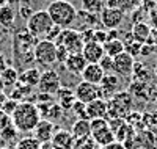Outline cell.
<instances>
[{"instance_id": "obj_32", "label": "cell", "mask_w": 157, "mask_h": 149, "mask_svg": "<svg viewBox=\"0 0 157 149\" xmlns=\"http://www.w3.org/2000/svg\"><path fill=\"white\" fill-rule=\"evenodd\" d=\"M17 130H16V127L13 126V124H10L8 127H5L3 130H0V140L2 141H5V143H10V141H16L17 140Z\"/></svg>"}, {"instance_id": "obj_34", "label": "cell", "mask_w": 157, "mask_h": 149, "mask_svg": "<svg viewBox=\"0 0 157 149\" xmlns=\"http://www.w3.org/2000/svg\"><path fill=\"white\" fill-rule=\"evenodd\" d=\"M71 112H72L78 119H88V116H86V105L82 104V102H78V101L74 102V105H72V108H71ZM88 121H90V119H88Z\"/></svg>"}, {"instance_id": "obj_6", "label": "cell", "mask_w": 157, "mask_h": 149, "mask_svg": "<svg viewBox=\"0 0 157 149\" xmlns=\"http://www.w3.org/2000/svg\"><path fill=\"white\" fill-rule=\"evenodd\" d=\"M35 63L46 69L54 66L57 63V44L47 39L38 41L35 46Z\"/></svg>"}, {"instance_id": "obj_47", "label": "cell", "mask_w": 157, "mask_h": 149, "mask_svg": "<svg viewBox=\"0 0 157 149\" xmlns=\"http://www.w3.org/2000/svg\"><path fill=\"white\" fill-rule=\"evenodd\" d=\"M152 75L155 77V80H157V63H155V66H154V71H152Z\"/></svg>"}, {"instance_id": "obj_23", "label": "cell", "mask_w": 157, "mask_h": 149, "mask_svg": "<svg viewBox=\"0 0 157 149\" xmlns=\"http://www.w3.org/2000/svg\"><path fill=\"white\" fill-rule=\"evenodd\" d=\"M39 77H41V71L38 67H29V69H24L22 72H19V82L21 85L30 86V88H36L39 83Z\"/></svg>"}, {"instance_id": "obj_44", "label": "cell", "mask_w": 157, "mask_h": 149, "mask_svg": "<svg viewBox=\"0 0 157 149\" xmlns=\"http://www.w3.org/2000/svg\"><path fill=\"white\" fill-rule=\"evenodd\" d=\"M6 101H8V94L5 91H0V110L3 108V105H5Z\"/></svg>"}, {"instance_id": "obj_28", "label": "cell", "mask_w": 157, "mask_h": 149, "mask_svg": "<svg viewBox=\"0 0 157 149\" xmlns=\"http://www.w3.org/2000/svg\"><path fill=\"white\" fill-rule=\"evenodd\" d=\"M130 93V96H135L140 99H148L149 97V93H154V90L151 88L149 83H140V82H132L130 88L127 90Z\"/></svg>"}, {"instance_id": "obj_1", "label": "cell", "mask_w": 157, "mask_h": 149, "mask_svg": "<svg viewBox=\"0 0 157 149\" xmlns=\"http://www.w3.org/2000/svg\"><path fill=\"white\" fill-rule=\"evenodd\" d=\"M38 39H35L27 29L17 30L13 38V52H14V60L21 67L29 69L32 64H35V46Z\"/></svg>"}, {"instance_id": "obj_52", "label": "cell", "mask_w": 157, "mask_h": 149, "mask_svg": "<svg viewBox=\"0 0 157 149\" xmlns=\"http://www.w3.org/2000/svg\"><path fill=\"white\" fill-rule=\"evenodd\" d=\"M154 94H155V96H157V86H155V90H154Z\"/></svg>"}, {"instance_id": "obj_19", "label": "cell", "mask_w": 157, "mask_h": 149, "mask_svg": "<svg viewBox=\"0 0 157 149\" xmlns=\"http://www.w3.org/2000/svg\"><path fill=\"white\" fill-rule=\"evenodd\" d=\"M50 143H52V146H54L55 149H72L74 143H75V138L72 137L71 130L60 129V130L55 132L54 137H52Z\"/></svg>"}, {"instance_id": "obj_14", "label": "cell", "mask_w": 157, "mask_h": 149, "mask_svg": "<svg viewBox=\"0 0 157 149\" xmlns=\"http://www.w3.org/2000/svg\"><path fill=\"white\" fill-rule=\"evenodd\" d=\"M121 86V78L118 77L116 74H105L102 78V82L99 83V90H101V99L105 97H112L120 91Z\"/></svg>"}, {"instance_id": "obj_25", "label": "cell", "mask_w": 157, "mask_h": 149, "mask_svg": "<svg viewBox=\"0 0 157 149\" xmlns=\"http://www.w3.org/2000/svg\"><path fill=\"white\" fill-rule=\"evenodd\" d=\"M14 21H16V10L13 5H5L0 8V27H3L5 30H10L13 29L14 25Z\"/></svg>"}, {"instance_id": "obj_29", "label": "cell", "mask_w": 157, "mask_h": 149, "mask_svg": "<svg viewBox=\"0 0 157 149\" xmlns=\"http://www.w3.org/2000/svg\"><path fill=\"white\" fill-rule=\"evenodd\" d=\"M134 82H140V83H149V80L152 77V74L145 67L143 63H138L135 61V66H134V71H132V75Z\"/></svg>"}, {"instance_id": "obj_12", "label": "cell", "mask_w": 157, "mask_h": 149, "mask_svg": "<svg viewBox=\"0 0 157 149\" xmlns=\"http://www.w3.org/2000/svg\"><path fill=\"white\" fill-rule=\"evenodd\" d=\"M135 66V58L130 57L127 52H123L113 58V74L118 77H130Z\"/></svg>"}, {"instance_id": "obj_38", "label": "cell", "mask_w": 157, "mask_h": 149, "mask_svg": "<svg viewBox=\"0 0 157 149\" xmlns=\"http://www.w3.org/2000/svg\"><path fill=\"white\" fill-rule=\"evenodd\" d=\"M69 55H71V53L64 49L63 46H57V61H58L60 64H64V61L68 60Z\"/></svg>"}, {"instance_id": "obj_13", "label": "cell", "mask_w": 157, "mask_h": 149, "mask_svg": "<svg viewBox=\"0 0 157 149\" xmlns=\"http://www.w3.org/2000/svg\"><path fill=\"white\" fill-rule=\"evenodd\" d=\"M60 130V127L52 123V121H47V119H41L38 123V126L35 127L33 130V138H36L39 143H50L52 137L55 135V132Z\"/></svg>"}, {"instance_id": "obj_48", "label": "cell", "mask_w": 157, "mask_h": 149, "mask_svg": "<svg viewBox=\"0 0 157 149\" xmlns=\"http://www.w3.org/2000/svg\"><path fill=\"white\" fill-rule=\"evenodd\" d=\"M5 5H8V0H0V8L5 6Z\"/></svg>"}, {"instance_id": "obj_30", "label": "cell", "mask_w": 157, "mask_h": 149, "mask_svg": "<svg viewBox=\"0 0 157 149\" xmlns=\"http://www.w3.org/2000/svg\"><path fill=\"white\" fill-rule=\"evenodd\" d=\"M104 10L102 0H82V11H86L90 14H98Z\"/></svg>"}, {"instance_id": "obj_42", "label": "cell", "mask_w": 157, "mask_h": 149, "mask_svg": "<svg viewBox=\"0 0 157 149\" xmlns=\"http://www.w3.org/2000/svg\"><path fill=\"white\" fill-rule=\"evenodd\" d=\"M102 149H126V146L123 144V143H120V141H112L110 144H107V146H104Z\"/></svg>"}, {"instance_id": "obj_37", "label": "cell", "mask_w": 157, "mask_h": 149, "mask_svg": "<svg viewBox=\"0 0 157 149\" xmlns=\"http://www.w3.org/2000/svg\"><path fill=\"white\" fill-rule=\"evenodd\" d=\"M17 105H19V102H17V101L10 99V97H8V101L5 102V105H3V108H2V112H3V113H6L8 116H11L13 113H14V110L17 108Z\"/></svg>"}, {"instance_id": "obj_5", "label": "cell", "mask_w": 157, "mask_h": 149, "mask_svg": "<svg viewBox=\"0 0 157 149\" xmlns=\"http://www.w3.org/2000/svg\"><path fill=\"white\" fill-rule=\"evenodd\" d=\"M109 119H126L132 113L134 97L129 91H118L109 99Z\"/></svg>"}, {"instance_id": "obj_15", "label": "cell", "mask_w": 157, "mask_h": 149, "mask_svg": "<svg viewBox=\"0 0 157 149\" xmlns=\"http://www.w3.org/2000/svg\"><path fill=\"white\" fill-rule=\"evenodd\" d=\"M86 116L90 121L93 119H109V104L105 99H96L86 104Z\"/></svg>"}, {"instance_id": "obj_16", "label": "cell", "mask_w": 157, "mask_h": 149, "mask_svg": "<svg viewBox=\"0 0 157 149\" xmlns=\"http://www.w3.org/2000/svg\"><path fill=\"white\" fill-rule=\"evenodd\" d=\"M38 107V112L41 115V119H47L54 123L55 119L61 118V115L64 113L61 110V107L55 102V101H50V102H43V104H36Z\"/></svg>"}, {"instance_id": "obj_50", "label": "cell", "mask_w": 157, "mask_h": 149, "mask_svg": "<svg viewBox=\"0 0 157 149\" xmlns=\"http://www.w3.org/2000/svg\"><path fill=\"white\" fill-rule=\"evenodd\" d=\"M2 39H3V33H2V30H0V43H2Z\"/></svg>"}, {"instance_id": "obj_45", "label": "cell", "mask_w": 157, "mask_h": 149, "mask_svg": "<svg viewBox=\"0 0 157 149\" xmlns=\"http://www.w3.org/2000/svg\"><path fill=\"white\" fill-rule=\"evenodd\" d=\"M151 16H152V19H151V29L157 30V16L152 14V13H151Z\"/></svg>"}, {"instance_id": "obj_46", "label": "cell", "mask_w": 157, "mask_h": 149, "mask_svg": "<svg viewBox=\"0 0 157 149\" xmlns=\"http://www.w3.org/2000/svg\"><path fill=\"white\" fill-rule=\"evenodd\" d=\"M39 149H55V147L52 146V143H43Z\"/></svg>"}, {"instance_id": "obj_26", "label": "cell", "mask_w": 157, "mask_h": 149, "mask_svg": "<svg viewBox=\"0 0 157 149\" xmlns=\"http://www.w3.org/2000/svg\"><path fill=\"white\" fill-rule=\"evenodd\" d=\"M0 80L3 83V88H14L16 83L19 82V72L16 67L13 66H8L3 72H0Z\"/></svg>"}, {"instance_id": "obj_17", "label": "cell", "mask_w": 157, "mask_h": 149, "mask_svg": "<svg viewBox=\"0 0 157 149\" xmlns=\"http://www.w3.org/2000/svg\"><path fill=\"white\" fill-rule=\"evenodd\" d=\"M104 75H105V72L102 71V67L98 64V63H88L85 66L83 72L80 74L82 80L83 82H88V83H93V85H99L102 82Z\"/></svg>"}, {"instance_id": "obj_21", "label": "cell", "mask_w": 157, "mask_h": 149, "mask_svg": "<svg viewBox=\"0 0 157 149\" xmlns=\"http://www.w3.org/2000/svg\"><path fill=\"white\" fill-rule=\"evenodd\" d=\"M151 25H148L146 22H138L134 24V27L130 29V36H132L134 41L140 43V44H145L149 41V36H151Z\"/></svg>"}, {"instance_id": "obj_35", "label": "cell", "mask_w": 157, "mask_h": 149, "mask_svg": "<svg viewBox=\"0 0 157 149\" xmlns=\"http://www.w3.org/2000/svg\"><path fill=\"white\" fill-rule=\"evenodd\" d=\"M98 64L102 67V71L105 72V74H113V58H112V57L104 55L102 60H101Z\"/></svg>"}, {"instance_id": "obj_11", "label": "cell", "mask_w": 157, "mask_h": 149, "mask_svg": "<svg viewBox=\"0 0 157 149\" xmlns=\"http://www.w3.org/2000/svg\"><path fill=\"white\" fill-rule=\"evenodd\" d=\"M75 94V101L82 102V104H90L96 99H101V90L99 85H93V83H88V82H82L78 83L74 90Z\"/></svg>"}, {"instance_id": "obj_27", "label": "cell", "mask_w": 157, "mask_h": 149, "mask_svg": "<svg viewBox=\"0 0 157 149\" xmlns=\"http://www.w3.org/2000/svg\"><path fill=\"white\" fill-rule=\"evenodd\" d=\"M104 47V53H105L107 57H112L115 58L116 55H120V53L124 52V44L120 38L118 39H109V41H105L102 44Z\"/></svg>"}, {"instance_id": "obj_2", "label": "cell", "mask_w": 157, "mask_h": 149, "mask_svg": "<svg viewBox=\"0 0 157 149\" xmlns=\"http://www.w3.org/2000/svg\"><path fill=\"white\" fill-rule=\"evenodd\" d=\"M39 121L41 115L38 112V107L30 101L19 102L14 113L11 115V124L16 127L17 132H33Z\"/></svg>"}, {"instance_id": "obj_10", "label": "cell", "mask_w": 157, "mask_h": 149, "mask_svg": "<svg viewBox=\"0 0 157 149\" xmlns=\"http://www.w3.org/2000/svg\"><path fill=\"white\" fill-rule=\"evenodd\" d=\"M101 25L105 30H118L124 21V11L121 8H104L101 11Z\"/></svg>"}, {"instance_id": "obj_22", "label": "cell", "mask_w": 157, "mask_h": 149, "mask_svg": "<svg viewBox=\"0 0 157 149\" xmlns=\"http://www.w3.org/2000/svg\"><path fill=\"white\" fill-rule=\"evenodd\" d=\"M88 63L85 61L83 55L82 53H72V55L68 57V60L64 61L63 67H66V69L71 72V74H75V75H80L85 69V66Z\"/></svg>"}, {"instance_id": "obj_8", "label": "cell", "mask_w": 157, "mask_h": 149, "mask_svg": "<svg viewBox=\"0 0 157 149\" xmlns=\"http://www.w3.org/2000/svg\"><path fill=\"white\" fill-rule=\"evenodd\" d=\"M57 46H63L64 49H66L71 55L72 53H82L83 50V39L80 36V32L75 30V29H63V32L60 33L58 39L55 41Z\"/></svg>"}, {"instance_id": "obj_53", "label": "cell", "mask_w": 157, "mask_h": 149, "mask_svg": "<svg viewBox=\"0 0 157 149\" xmlns=\"http://www.w3.org/2000/svg\"><path fill=\"white\" fill-rule=\"evenodd\" d=\"M155 149H157V147H155Z\"/></svg>"}, {"instance_id": "obj_4", "label": "cell", "mask_w": 157, "mask_h": 149, "mask_svg": "<svg viewBox=\"0 0 157 149\" xmlns=\"http://www.w3.org/2000/svg\"><path fill=\"white\" fill-rule=\"evenodd\" d=\"M54 25L55 24L52 22L47 10H38L27 19V25H25V29L29 30V33L35 39L41 41V39L47 38L49 32L52 30V27H54Z\"/></svg>"}, {"instance_id": "obj_39", "label": "cell", "mask_w": 157, "mask_h": 149, "mask_svg": "<svg viewBox=\"0 0 157 149\" xmlns=\"http://www.w3.org/2000/svg\"><path fill=\"white\" fill-rule=\"evenodd\" d=\"M63 32V29L61 27H58V25H54L52 27V30L49 32V35H47V41H52V43H55L57 39H58V36H60V33Z\"/></svg>"}, {"instance_id": "obj_9", "label": "cell", "mask_w": 157, "mask_h": 149, "mask_svg": "<svg viewBox=\"0 0 157 149\" xmlns=\"http://www.w3.org/2000/svg\"><path fill=\"white\" fill-rule=\"evenodd\" d=\"M61 88V78L58 75V72L55 69H44L39 77V83H38V90L39 93L49 94V96H55L57 91Z\"/></svg>"}, {"instance_id": "obj_20", "label": "cell", "mask_w": 157, "mask_h": 149, "mask_svg": "<svg viewBox=\"0 0 157 149\" xmlns=\"http://www.w3.org/2000/svg\"><path fill=\"white\" fill-rule=\"evenodd\" d=\"M55 97H57L55 102L61 107L63 112H69L71 108H72V105H74V102H75V94H74V91L69 90V88H66V86H61V88L57 91Z\"/></svg>"}, {"instance_id": "obj_41", "label": "cell", "mask_w": 157, "mask_h": 149, "mask_svg": "<svg viewBox=\"0 0 157 149\" xmlns=\"http://www.w3.org/2000/svg\"><path fill=\"white\" fill-rule=\"evenodd\" d=\"M10 124H11V116H8L6 113H3L2 110H0V130H3Z\"/></svg>"}, {"instance_id": "obj_33", "label": "cell", "mask_w": 157, "mask_h": 149, "mask_svg": "<svg viewBox=\"0 0 157 149\" xmlns=\"http://www.w3.org/2000/svg\"><path fill=\"white\" fill-rule=\"evenodd\" d=\"M17 13H19V16L22 17V19H25L27 21L32 14H33V8H32V5L29 3V0H19V8H17Z\"/></svg>"}, {"instance_id": "obj_24", "label": "cell", "mask_w": 157, "mask_h": 149, "mask_svg": "<svg viewBox=\"0 0 157 149\" xmlns=\"http://www.w3.org/2000/svg\"><path fill=\"white\" fill-rule=\"evenodd\" d=\"M71 133L75 140H83L91 137V124L88 119H77L71 127Z\"/></svg>"}, {"instance_id": "obj_7", "label": "cell", "mask_w": 157, "mask_h": 149, "mask_svg": "<svg viewBox=\"0 0 157 149\" xmlns=\"http://www.w3.org/2000/svg\"><path fill=\"white\" fill-rule=\"evenodd\" d=\"M90 124H91V138L98 146L104 147L115 141V133L110 127L109 119H93L90 121Z\"/></svg>"}, {"instance_id": "obj_43", "label": "cell", "mask_w": 157, "mask_h": 149, "mask_svg": "<svg viewBox=\"0 0 157 149\" xmlns=\"http://www.w3.org/2000/svg\"><path fill=\"white\" fill-rule=\"evenodd\" d=\"M6 67H8V60L5 58L3 53H0V72H3Z\"/></svg>"}, {"instance_id": "obj_40", "label": "cell", "mask_w": 157, "mask_h": 149, "mask_svg": "<svg viewBox=\"0 0 157 149\" xmlns=\"http://www.w3.org/2000/svg\"><path fill=\"white\" fill-rule=\"evenodd\" d=\"M93 41L94 43H99V44H104V43L107 41V30H94Z\"/></svg>"}, {"instance_id": "obj_36", "label": "cell", "mask_w": 157, "mask_h": 149, "mask_svg": "<svg viewBox=\"0 0 157 149\" xmlns=\"http://www.w3.org/2000/svg\"><path fill=\"white\" fill-rule=\"evenodd\" d=\"M94 146H96V143L90 137V138H83V140H75L72 149H93Z\"/></svg>"}, {"instance_id": "obj_51", "label": "cell", "mask_w": 157, "mask_h": 149, "mask_svg": "<svg viewBox=\"0 0 157 149\" xmlns=\"http://www.w3.org/2000/svg\"><path fill=\"white\" fill-rule=\"evenodd\" d=\"M93 149H102V147H101V146H98V144H96V146H94V147H93Z\"/></svg>"}, {"instance_id": "obj_31", "label": "cell", "mask_w": 157, "mask_h": 149, "mask_svg": "<svg viewBox=\"0 0 157 149\" xmlns=\"http://www.w3.org/2000/svg\"><path fill=\"white\" fill-rule=\"evenodd\" d=\"M39 147H41V143L33 137L21 138L16 141V146H14V149H39Z\"/></svg>"}, {"instance_id": "obj_18", "label": "cell", "mask_w": 157, "mask_h": 149, "mask_svg": "<svg viewBox=\"0 0 157 149\" xmlns=\"http://www.w3.org/2000/svg\"><path fill=\"white\" fill-rule=\"evenodd\" d=\"M82 55H83L86 63H99L105 53H104L102 44L94 43V41H90V43H85L83 50H82Z\"/></svg>"}, {"instance_id": "obj_49", "label": "cell", "mask_w": 157, "mask_h": 149, "mask_svg": "<svg viewBox=\"0 0 157 149\" xmlns=\"http://www.w3.org/2000/svg\"><path fill=\"white\" fill-rule=\"evenodd\" d=\"M152 47H154V55H157V44H155V46H152Z\"/></svg>"}, {"instance_id": "obj_3", "label": "cell", "mask_w": 157, "mask_h": 149, "mask_svg": "<svg viewBox=\"0 0 157 149\" xmlns=\"http://www.w3.org/2000/svg\"><path fill=\"white\" fill-rule=\"evenodd\" d=\"M47 13L55 25L61 29H69L71 24L77 19V10L68 0H54L47 6Z\"/></svg>"}]
</instances>
